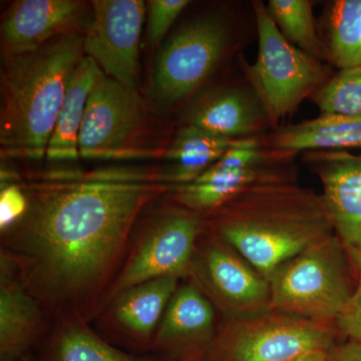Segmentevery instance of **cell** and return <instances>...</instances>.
<instances>
[{
  "label": "cell",
  "mask_w": 361,
  "mask_h": 361,
  "mask_svg": "<svg viewBox=\"0 0 361 361\" xmlns=\"http://www.w3.org/2000/svg\"><path fill=\"white\" fill-rule=\"evenodd\" d=\"M236 141L187 123L166 151L164 158L168 165L159 173V179L176 186L189 184L219 160Z\"/></svg>",
  "instance_id": "obj_19"
},
{
  "label": "cell",
  "mask_w": 361,
  "mask_h": 361,
  "mask_svg": "<svg viewBox=\"0 0 361 361\" xmlns=\"http://www.w3.org/2000/svg\"><path fill=\"white\" fill-rule=\"evenodd\" d=\"M327 350H311L289 361H326Z\"/></svg>",
  "instance_id": "obj_30"
},
{
  "label": "cell",
  "mask_w": 361,
  "mask_h": 361,
  "mask_svg": "<svg viewBox=\"0 0 361 361\" xmlns=\"http://www.w3.org/2000/svg\"><path fill=\"white\" fill-rule=\"evenodd\" d=\"M177 282L176 276L161 277L123 292L116 303V319L132 334L149 336L177 291Z\"/></svg>",
  "instance_id": "obj_20"
},
{
  "label": "cell",
  "mask_w": 361,
  "mask_h": 361,
  "mask_svg": "<svg viewBox=\"0 0 361 361\" xmlns=\"http://www.w3.org/2000/svg\"><path fill=\"white\" fill-rule=\"evenodd\" d=\"M200 221L192 214L169 216L149 233L115 287L116 294L158 278L179 277L193 260Z\"/></svg>",
  "instance_id": "obj_11"
},
{
  "label": "cell",
  "mask_w": 361,
  "mask_h": 361,
  "mask_svg": "<svg viewBox=\"0 0 361 361\" xmlns=\"http://www.w3.org/2000/svg\"><path fill=\"white\" fill-rule=\"evenodd\" d=\"M197 272L214 300L232 319L271 310L269 281L222 239L206 247Z\"/></svg>",
  "instance_id": "obj_10"
},
{
  "label": "cell",
  "mask_w": 361,
  "mask_h": 361,
  "mask_svg": "<svg viewBox=\"0 0 361 361\" xmlns=\"http://www.w3.org/2000/svg\"><path fill=\"white\" fill-rule=\"evenodd\" d=\"M267 11L285 39L316 59L324 56L313 18L312 4L307 0H270Z\"/></svg>",
  "instance_id": "obj_23"
},
{
  "label": "cell",
  "mask_w": 361,
  "mask_h": 361,
  "mask_svg": "<svg viewBox=\"0 0 361 361\" xmlns=\"http://www.w3.org/2000/svg\"><path fill=\"white\" fill-rule=\"evenodd\" d=\"M144 123L134 87L103 75L90 92L78 139V154L87 160H121L146 154L140 149Z\"/></svg>",
  "instance_id": "obj_8"
},
{
  "label": "cell",
  "mask_w": 361,
  "mask_h": 361,
  "mask_svg": "<svg viewBox=\"0 0 361 361\" xmlns=\"http://www.w3.org/2000/svg\"><path fill=\"white\" fill-rule=\"evenodd\" d=\"M52 360L170 361L128 355L82 329L70 330L59 337L52 355Z\"/></svg>",
  "instance_id": "obj_24"
},
{
  "label": "cell",
  "mask_w": 361,
  "mask_h": 361,
  "mask_svg": "<svg viewBox=\"0 0 361 361\" xmlns=\"http://www.w3.org/2000/svg\"><path fill=\"white\" fill-rule=\"evenodd\" d=\"M258 56L251 78L270 120L285 118L317 89L326 77L324 66L288 42L261 2L254 4Z\"/></svg>",
  "instance_id": "obj_6"
},
{
  "label": "cell",
  "mask_w": 361,
  "mask_h": 361,
  "mask_svg": "<svg viewBox=\"0 0 361 361\" xmlns=\"http://www.w3.org/2000/svg\"><path fill=\"white\" fill-rule=\"evenodd\" d=\"M271 144L284 153L361 148V116L325 114L280 130Z\"/></svg>",
  "instance_id": "obj_18"
},
{
  "label": "cell",
  "mask_w": 361,
  "mask_h": 361,
  "mask_svg": "<svg viewBox=\"0 0 361 361\" xmlns=\"http://www.w3.org/2000/svg\"><path fill=\"white\" fill-rule=\"evenodd\" d=\"M346 251H348L349 258H350L351 262H353L355 269L361 274V252L349 248H346Z\"/></svg>",
  "instance_id": "obj_31"
},
{
  "label": "cell",
  "mask_w": 361,
  "mask_h": 361,
  "mask_svg": "<svg viewBox=\"0 0 361 361\" xmlns=\"http://www.w3.org/2000/svg\"><path fill=\"white\" fill-rule=\"evenodd\" d=\"M329 54L341 71L361 66V0H339L332 6Z\"/></svg>",
  "instance_id": "obj_22"
},
{
  "label": "cell",
  "mask_w": 361,
  "mask_h": 361,
  "mask_svg": "<svg viewBox=\"0 0 361 361\" xmlns=\"http://www.w3.org/2000/svg\"><path fill=\"white\" fill-rule=\"evenodd\" d=\"M103 75L99 65L90 56L80 59L71 75L65 99L61 104L54 132L47 147V160L73 161L78 160V139L84 123L90 92Z\"/></svg>",
  "instance_id": "obj_17"
},
{
  "label": "cell",
  "mask_w": 361,
  "mask_h": 361,
  "mask_svg": "<svg viewBox=\"0 0 361 361\" xmlns=\"http://www.w3.org/2000/svg\"><path fill=\"white\" fill-rule=\"evenodd\" d=\"M212 303L195 285L178 289L164 313L157 342L180 361H203L213 341Z\"/></svg>",
  "instance_id": "obj_15"
},
{
  "label": "cell",
  "mask_w": 361,
  "mask_h": 361,
  "mask_svg": "<svg viewBox=\"0 0 361 361\" xmlns=\"http://www.w3.org/2000/svg\"><path fill=\"white\" fill-rule=\"evenodd\" d=\"M227 40V26L214 16L190 21L169 37L154 66L157 101L176 104L198 89L219 63Z\"/></svg>",
  "instance_id": "obj_7"
},
{
  "label": "cell",
  "mask_w": 361,
  "mask_h": 361,
  "mask_svg": "<svg viewBox=\"0 0 361 361\" xmlns=\"http://www.w3.org/2000/svg\"><path fill=\"white\" fill-rule=\"evenodd\" d=\"M312 157L336 236L361 252V156L330 151Z\"/></svg>",
  "instance_id": "obj_14"
},
{
  "label": "cell",
  "mask_w": 361,
  "mask_h": 361,
  "mask_svg": "<svg viewBox=\"0 0 361 361\" xmlns=\"http://www.w3.org/2000/svg\"><path fill=\"white\" fill-rule=\"evenodd\" d=\"M28 201L18 186L6 187L0 194V228L6 229L28 210Z\"/></svg>",
  "instance_id": "obj_28"
},
{
  "label": "cell",
  "mask_w": 361,
  "mask_h": 361,
  "mask_svg": "<svg viewBox=\"0 0 361 361\" xmlns=\"http://www.w3.org/2000/svg\"><path fill=\"white\" fill-rule=\"evenodd\" d=\"M84 8L78 0H18L1 21L4 58L37 51L59 35L71 32Z\"/></svg>",
  "instance_id": "obj_12"
},
{
  "label": "cell",
  "mask_w": 361,
  "mask_h": 361,
  "mask_svg": "<svg viewBox=\"0 0 361 361\" xmlns=\"http://www.w3.org/2000/svg\"><path fill=\"white\" fill-rule=\"evenodd\" d=\"M217 232L269 280L278 267L336 234L326 202L275 176H266L221 207Z\"/></svg>",
  "instance_id": "obj_2"
},
{
  "label": "cell",
  "mask_w": 361,
  "mask_h": 361,
  "mask_svg": "<svg viewBox=\"0 0 361 361\" xmlns=\"http://www.w3.org/2000/svg\"><path fill=\"white\" fill-rule=\"evenodd\" d=\"M259 160L260 149L257 142L237 140L200 177L189 184L176 186L178 200L196 212L219 209L264 178L258 172Z\"/></svg>",
  "instance_id": "obj_13"
},
{
  "label": "cell",
  "mask_w": 361,
  "mask_h": 361,
  "mask_svg": "<svg viewBox=\"0 0 361 361\" xmlns=\"http://www.w3.org/2000/svg\"><path fill=\"white\" fill-rule=\"evenodd\" d=\"M37 308L20 287L1 285L0 291V351L2 358L20 356L32 341Z\"/></svg>",
  "instance_id": "obj_21"
},
{
  "label": "cell",
  "mask_w": 361,
  "mask_h": 361,
  "mask_svg": "<svg viewBox=\"0 0 361 361\" xmlns=\"http://www.w3.org/2000/svg\"><path fill=\"white\" fill-rule=\"evenodd\" d=\"M188 0H151L148 2V39L153 47H160L171 25L188 6Z\"/></svg>",
  "instance_id": "obj_26"
},
{
  "label": "cell",
  "mask_w": 361,
  "mask_h": 361,
  "mask_svg": "<svg viewBox=\"0 0 361 361\" xmlns=\"http://www.w3.org/2000/svg\"><path fill=\"white\" fill-rule=\"evenodd\" d=\"M334 323L268 310L232 319L207 353L206 361H289L336 343Z\"/></svg>",
  "instance_id": "obj_5"
},
{
  "label": "cell",
  "mask_w": 361,
  "mask_h": 361,
  "mask_svg": "<svg viewBox=\"0 0 361 361\" xmlns=\"http://www.w3.org/2000/svg\"><path fill=\"white\" fill-rule=\"evenodd\" d=\"M85 56L84 37L71 32L37 51L4 58L0 82L2 158L39 161L47 157L68 82Z\"/></svg>",
  "instance_id": "obj_3"
},
{
  "label": "cell",
  "mask_w": 361,
  "mask_h": 361,
  "mask_svg": "<svg viewBox=\"0 0 361 361\" xmlns=\"http://www.w3.org/2000/svg\"><path fill=\"white\" fill-rule=\"evenodd\" d=\"M322 115L361 116V66L341 71L316 92Z\"/></svg>",
  "instance_id": "obj_25"
},
{
  "label": "cell",
  "mask_w": 361,
  "mask_h": 361,
  "mask_svg": "<svg viewBox=\"0 0 361 361\" xmlns=\"http://www.w3.org/2000/svg\"><path fill=\"white\" fill-rule=\"evenodd\" d=\"M92 6L85 56L96 61L104 75L135 89L147 4L142 0H94Z\"/></svg>",
  "instance_id": "obj_9"
},
{
  "label": "cell",
  "mask_w": 361,
  "mask_h": 361,
  "mask_svg": "<svg viewBox=\"0 0 361 361\" xmlns=\"http://www.w3.org/2000/svg\"><path fill=\"white\" fill-rule=\"evenodd\" d=\"M160 182L142 169L116 167L52 176L35 186L26 234L49 281L70 291L101 277Z\"/></svg>",
  "instance_id": "obj_1"
},
{
  "label": "cell",
  "mask_w": 361,
  "mask_h": 361,
  "mask_svg": "<svg viewBox=\"0 0 361 361\" xmlns=\"http://www.w3.org/2000/svg\"><path fill=\"white\" fill-rule=\"evenodd\" d=\"M337 331L348 341L361 344V274L350 300L336 319Z\"/></svg>",
  "instance_id": "obj_27"
},
{
  "label": "cell",
  "mask_w": 361,
  "mask_h": 361,
  "mask_svg": "<svg viewBox=\"0 0 361 361\" xmlns=\"http://www.w3.org/2000/svg\"><path fill=\"white\" fill-rule=\"evenodd\" d=\"M188 125L229 140H241L260 127L262 111L253 99L238 90L210 92L188 111Z\"/></svg>",
  "instance_id": "obj_16"
},
{
  "label": "cell",
  "mask_w": 361,
  "mask_h": 361,
  "mask_svg": "<svg viewBox=\"0 0 361 361\" xmlns=\"http://www.w3.org/2000/svg\"><path fill=\"white\" fill-rule=\"evenodd\" d=\"M326 361H361V344L348 341L327 350Z\"/></svg>",
  "instance_id": "obj_29"
},
{
  "label": "cell",
  "mask_w": 361,
  "mask_h": 361,
  "mask_svg": "<svg viewBox=\"0 0 361 361\" xmlns=\"http://www.w3.org/2000/svg\"><path fill=\"white\" fill-rule=\"evenodd\" d=\"M350 264L336 234L316 242L271 275V310L313 322H336L355 292Z\"/></svg>",
  "instance_id": "obj_4"
},
{
  "label": "cell",
  "mask_w": 361,
  "mask_h": 361,
  "mask_svg": "<svg viewBox=\"0 0 361 361\" xmlns=\"http://www.w3.org/2000/svg\"><path fill=\"white\" fill-rule=\"evenodd\" d=\"M18 356H16V357H8V358H4V361H20L18 360Z\"/></svg>",
  "instance_id": "obj_32"
}]
</instances>
